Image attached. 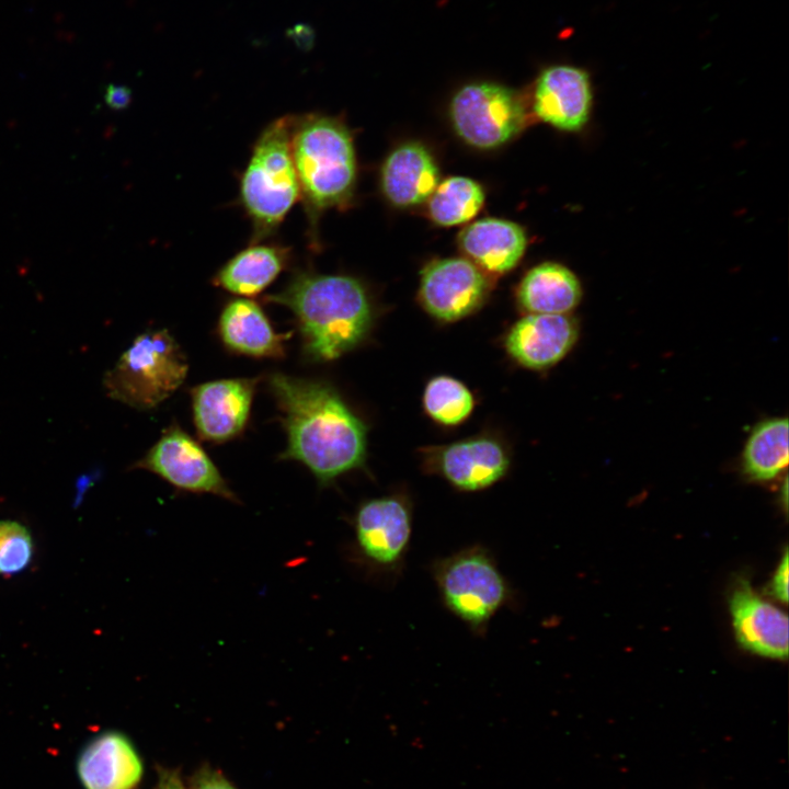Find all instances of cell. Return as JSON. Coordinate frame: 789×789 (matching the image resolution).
<instances>
[{"label": "cell", "instance_id": "8", "mask_svg": "<svg viewBox=\"0 0 789 789\" xmlns=\"http://www.w3.org/2000/svg\"><path fill=\"white\" fill-rule=\"evenodd\" d=\"M134 467L158 474L178 490L214 494L239 503L204 448L176 423L163 432Z\"/></svg>", "mask_w": 789, "mask_h": 789}, {"label": "cell", "instance_id": "21", "mask_svg": "<svg viewBox=\"0 0 789 789\" xmlns=\"http://www.w3.org/2000/svg\"><path fill=\"white\" fill-rule=\"evenodd\" d=\"M583 296L578 276L557 262H542L530 268L517 288V302L527 313H570Z\"/></svg>", "mask_w": 789, "mask_h": 789}, {"label": "cell", "instance_id": "17", "mask_svg": "<svg viewBox=\"0 0 789 789\" xmlns=\"http://www.w3.org/2000/svg\"><path fill=\"white\" fill-rule=\"evenodd\" d=\"M218 333L228 350L258 358L283 357L285 341L290 336L276 332L261 306L245 297L225 305L218 320Z\"/></svg>", "mask_w": 789, "mask_h": 789}, {"label": "cell", "instance_id": "23", "mask_svg": "<svg viewBox=\"0 0 789 789\" xmlns=\"http://www.w3.org/2000/svg\"><path fill=\"white\" fill-rule=\"evenodd\" d=\"M484 203L482 187L465 176H451L436 186L431 194V218L441 226H455L478 214Z\"/></svg>", "mask_w": 789, "mask_h": 789}, {"label": "cell", "instance_id": "16", "mask_svg": "<svg viewBox=\"0 0 789 789\" xmlns=\"http://www.w3.org/2000/svg\"><path fill=\"white\" fill-rule=\"evenodd\" d=\"M77 771L85 789H135L142 762L130 740L121 732L106 731L82 748Z\"/></svg>", "mask_w": 789, "mask_h": 789}, {"label": "cell", "instance_id": "4", "mask_svg": "<svg viewBox=\"0 0 789 789\" xmlns=\"http://www.w3.org/2000/svg\"><path fill=\"white\" fill-rule=\"evenodd\" d=\"M291 117L270 123L256 139L240 181V199L252 221L253 242L272 235L300 198L290 147Z\"/></svg>", "mask_w": 789, "mask_h": 789}, {"label": "cell", "instance_id": "18", "mask_svg": "<svg viewBox=\"0 0 789 789\" xmlns=\"http://www.w3.org/2000/svg\"><path fill=\"white\" fill-rule=\"evenodd\" d=\"M438 184L433 156L421 144L408 142L393 150L381 170V187L396 206L418 205L431 196Z\"/></svg>", "mask_w": 789, "mask_h": 789}, {"label": "cell", "instance_id": "6", "mask_svg": "<svg viewBox=\"0 0 789 789\" xmlns=\"http://www.w3.org/2000/svg\"><path fill=\"white\" fill-rule=\"evenodd\" d=\"M433 578L445 607L471 631L482 633L512 599V588L491 552L476 545L433 565Z\"/></svg>", "mask_w": 789, "mask_h": 789}, {"label": "cell", "instance_id": "10", "mask_svg": "<svg viewBox=\"0 0 789 789\" xmlns=\"http://www.w3.org/2000/svg\"><path fill=\"white\" fill-rule=\"evenodd\" d=\"M423 459L428 471L466 492L493 485L506 474L511 462L504 444L489 435L428 447Z\"/></svg>", "mask_w": 789, "mask_h": 789}, {"label": "cell", "instance_id": "29", "mask_svg": "<svg viewBox=\"0 0 789 789\" xmlns=\"http://www.w3.org/2000/svg\"><path fill=\"white\" fill-rule=\"evenodd\" d=\"M132 100V91L129 88L117 84H110L105 91V102L114 110L125 108Z\"/></svg>", "mask_w": 789, "mask_h": 789}, {"label": "cell", "instance_id": "3", "mask_svg": "<svg viewBox=\"0 0 789 789\" xmlns=\"http://www.w3.org/2000/svg\"><path fill=\"white\" fill-rule=\"evenodd\" d=\"M293 161L310 229L321 213L346 204L355 186L356 157L347 127L323 114L291 117Z\"/></svg>", "mask_w": 789, "mask_h": 789}, {"label": "cell", "instance_id": "26", "mask_svg": "<svg viewBox=\"0 0 789 789\" xmlns=\"http://www.w3.org/2000/svg\"><path fill=\"white\" fill-rule=\"evenodd\" d=\"M286 36L301 52H309L316 44V31L307 23H297L286 30Z\"/></svg>", "mask_w": 789, "mask_h": 789}, {"label": "cell", "instance_id": "25", "mask_svg": "<svg viewBox=\"0 0 789 789\" xmlns=\"http://www.w3.org/2000/svg\"><path fill=\"white\" fill-rule=\"evenodd\" d=\"M33 556L34 541L27 527L16 521H0V576L25 570Z\"/></svg>", "mask_w": 789, "mask_h": 789}, {"label": "cell", "instance_id": "19", "mask_svg": "<svg viewBox=\"0 0 789 789\" xmlns=\"http://www.w3.org/2000/svg\"><path fill=\"white\" fill-rule=\"evenodd\" d=\"M458 243L477 265L488 272L504 273L522 259L527 238L524 229L508 220L484 218L466 227Z\"/></svg>", "mask_w": 789, "mask_h": 789}, {"label": "cell", "instance_id": "2", "mask_svg": "<svg viewBox=\"0 0 789 789\" xmlns=\"http://www.w3.org/2000/svg\"><path fill=\"white\" fill-rule=\"evenodd\" d=\"M265 300L291 311L304 355L316 363L334 361L357 347L368 336L374 322L366 289L347 275L298 271L279 291L265 296Z\"/></svg>", "mask_w": 789, "mask_h": 789}, {"label": "cell", "instance_id": "14", "mask_svg": "<svg viewBox=\"0 0 789 789\" xmlns=\"http://www.w3.org/2000/svg\"><path fill=\"white\" fill-rule=\"evenodd\" d=\"M578 338L579 323L570 313H528L511 327L504 345L521 366L544 370L562 361Z\"/></svg>", "mask_w": 789, "mask_h": 789}, {"label": "cell", "instance_id": "13", "mask_svg": "<svg viewBox=\"0 0 789 789\" xmlns=\"http://www.w3.org/2000/svg\"><path fill=\"white\" fill-rule=\"evenodd\" d=\"M533 110L538 118L568 133L582 130L593 107L588 72L572 65L546 68L537 78Z\"/></svg>", "mask_w": 789, "mask_h": 789}, {"label": "cell", "instance_id": "22", "mask_svg": "<svg viewBox=\"0 0 789 789\" xmlns=\"http://www.w3.org/2000/svg\"><path fill=\"white\" fill-rule=\"evenodd\" d=\"M788 420L770 418L755 425L741 458L743 473L753 481L775 480L788 466Z\"/></svg>", "mask_w": 789, "mask_h": 789}, {"label": "cell", "instance_id": "11", "mask_svg": "<svg viewBox=\"0 0 789 789\" xmlns=\"http://www.w3.org/2000/svg\"><path fill=\"white\" fill-rule=\"evenodd\" d=\"M490 290L476 264L461 258L431 262L421 274L419 298L433 318L454 322L477 311Z\"/></svg>", "mask_w": 789, "mask_h": 789}, {"label": "cell", "instance_id": "15", "mask_svg": "<svg viewBox=\"0 0 789 789\" xmlns=\"http://www.w3.org/2000/svg\"><path fill=\"white\" fill-rule=\"evenodd\" d=\"M733 629L746 650L770 659L788 656V617L762 598L744 578H739L729 596Z\"/></svg>", "mask_w": 789, "mask_h": 789}, {"label": "cell", "instance_id": "7", "mask_svg": "<svg viewBox=\"0 0 789 789\" xmlns=\"http://www.w3.org/2000/svg\"><path fill=\"white\" fill-rule=\"evenodd\" d=\"M450 117L459 137L479 149L505 144L526 123L519 96L506 87L490 82L462 87L451 100Z\"/></svg>", "mask_w": 789, "mask_h": 789}, {"label": "cell", "instance_id": "20", "mask_svg": "<svg viewBox=\"0 0 789 789\" xmlns=\"http://www.w3.org/2000/svg\"><path fill=\"white\" fill-rule=\"evenodd\" d=\"M289 256V249L281 244H251L229 259L215 274L213 283L239 297H253L286 268Z\"/></svg>", "mask_w": 789, "mask_h": 789}, {"label": "cell", "instance_id": "1", "mask_svg": "<svg viewBox=\"0 0 789 789\" xmlns=\"http://www.w3.org/2000/svg\"><path fill=\"white\" fill-rule=\"evenodd\" d=\"M268 388L287 434L283 459L306 466L321 485L364 466L367 426L332 385L274 373Z\"/></svg>", "mask_w": 789, "mask_h": 789}, {"label": "cell", "instance_id": "24", "mask_svg": "<svg viewBox=\"0 0 789 789\" xmlns=\"http://www.w3.org/2000/svg\"><path fill=\"white\" fill-rule=\"evenodd\" d=\"M423 408L435 422L455 426L469 418L474 408L472 392L460 380L450 376H436L423 391Z\"/></svg>", "mask_w": 789, "mask_h": 789}, {"label": "cell", "instance_id": "5", "mask_svg": "<svg viewBox=\"0 0 789 789\" xmlns=\"http://www.w3.org/2000/svg\"><path fill=\"white\" fill-rule=\"evenodd\" d=\"M188 365L167 329L139 334L103 378L106 395L137 410H151L183 384Z\"/></svg>", "mask_w": 789, "mask_h": 789}, {"label": "cell", "instance_id": "30", "mask_svg": "<svg viewBox=\"0 0 789 789\" xmlns=\"http://www.w3.org/2000/svg\"><path fill=\"white\" fill-rule=\"evenodd\" d=\"M156 789H184V787L178 771L161 769Z\"/></svg>", "mask_w": 789, "mask_h": 789}, {"label": "cell", "instance_id": "9", "mask_svg": "<svg viewBox=\"0 0 789 789\" xmlns=\"http://www.w3.org/2000/svg\"><path fill=\"white\" fill-rule=\"evenodd\" d=\"M353 526L357 549L371 568L392 572L401 567L412 536L407 498L390 494L362 503Z\"/></svg>", "mask_w": 789, "mask_h": 789}, {"label": "cell", "instance_id": "12", "mask_svg": "<svg viewBox=\"0 0 789 789\" xmlns=\"http://www.w3.org/2000/svg\"><path fill=\"white\" fill-rule=\"evenodd\" d=\"M258 382L259 378H229L191 389L198 436L219 444L240 435L247 425Z\"/></svg>", "mask_w": 789, "mask_h": 789}, {"label": "cell", "instance_id": "27", "mask_svg": "<svg viewBox=\"0 0 789 789\" xmlns=\"http://www.w3.org/2000/svg\"><path fill=\"white\" fill-rule=\"evenodd\" d=\"M770 594L784 604L788 602V552L784 553L776 572L773 576L770 586Z\"/></svg>", "mask_w": 789, "mask_h": 789}, {"label": "cell", "instance_id": "28", "mask_svg": "<svg viewBox=\"0 0 789 789\" xmlns=\"http://www.w3.org/2000/svg\"><path fill=\"white\" fill-rule=\"evenodd\" d=\"M192 789H236L221 774L208 769L198 773Z\"/></svg>", "mask_w": 789, "mask_h": 789}]
</instances>
